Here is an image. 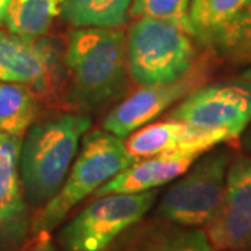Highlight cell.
I'll list each match as a JSON object with an SVG mask.
<instances>
[{"instance_id":"obj_1","label":"cell","mask_w":251,"mask_h":251,"mask_svg":"<svg viewBox=\"0 0 251 251\" xmlns=\"http://www.w3.org/2000/svg\"><path fill=\"white\" fill-rule=\"evenodd\" d=\"M87 113L62 112L35 122L23 137L18 171L28 205L44 206L60 190L90 131Z\"/></svg>"},{"instance_id":"obj_2","label":"cell","mask_w":251,"mask_h":251,"mask_svg":"<svg viewBox=\"0 0 251 251\" xmlns=\"http://www.w3.org/2000/svg\"><path fill=\"white\" fill-rule=\"evenodd\" d=\"M64 63L73 105L84 112L100 109L125 90L126 34L117 28H73Z\"/></svg>"},{"instance_id":"obj_3","label":"cell","mask_w":251,"mask_h":251,"mask_svg":"<svg viewBox=\"0 0 251 251\" xmlns=\"http://www.w3.org/2000/svg\"><path fill=\"white\" fill-rule=\"evenodd\" d=\"M134 162L125 138L103 128L88 131L81 140L80 150L60 190L32 218L31 236L53 232L74 206Z\"/></svg>"},{"instance_id":"obj_4","label":"cell","mask_w":251,"mask_h":251,"mask_svg":"<svg viewBox=\"0 0 251 251\" xmlns=\"http://www.w3.org/2000/svg\"><path fill=\"white\" fill-rule=\"evenodd\" d=\"M193 36L173 23L140 17L126 35L127 70L140 87L171 84L193 72Z\"/></svg>"},{"instance_id":"obj_5","label":"cell","mask_w":251,"mask_h":251,"mask_svg":"<svg viewBox=\"0 0 251 251\" xmlns=\"http://www.w3.org/2000/svg\"><path fill=\"white\" fill-rule=\"evenodd\" d=\"M230 162L232 152L224 144L200 155L155 204V218L186 227H205L221 205Z\"/></svg>"},{"instance_id":"obj_6","label":"cell","mask_w":251,"mask_h":251,"mask_svg":"<svg viewBox=\"0 0 251 251\" xmlns=\"http://www.w3.org/2000/svg\"><path fill=\"white\" fill-rule=\"evenodd\" d=\"M158 190L97 196L57 234L62 251H108L152 209Z\"/></svg>"},{"instance_id":"obj_7","label":"cell","mask_w":251,"mask_h":251,"mask_svg":"<svg viewBox=\"0 0 251 251\" xmlns=\"http://www.w3.org/2000/svg\"><path fill=\"white\" fill-rule=\"evenodd\" d=\"M171 117L222 135L226 141L240 137L251 123V82L240 78L191 91L172 110Z\"/></svg>"},{"instance_id":"obj_8","label":"cell","mask_w":251,"mask_h":251,"mask_svg":"<svg viewBox=\"0 0 251 251\" xmlns=\"http://www.w3.org/2000/svg\"><path fill=\"white\" fill-rule=\"evenodd\" d=\"M205 233L218 251L251 249V156H236L230 162L224 197Z\"/></svg>"},{"instance_id":"obj_9","label":"cell","mask_w":251,"mask_h":251,"mask_svg":"<svg viewBox=\"0 0 251 251\" xmlns=\"http://www.w3.org/2000/svg\"><path fill=\"white\" fill-rule=\"evenodd\" d=\"M21 141L0 131V251H18L31 236L32 218L18 171Z\"/></svg>"},{"instance_id":"obj_10","label":"cell","mask_w":251,"mask_h":251,"mask_svg":"<svg viewBox=\"0 0 251 251\" xmlns=\"http://www.w3.org/2000/svg\"><path fill=\"white\" fill-rule=\"evenodd\" d=\"M197 82V74L188 73L186 77L171 84L141 87L109 110L102 122V128L126 138L143 126L151 123L176 102H180L194 91Z\"/></svg>"},{"instance_id":"obj_11","label":"cell","mask_w":251,"mask_h":251,"mask_svg":"<svg viewBox=\"0 0 251 251\" xmlns=\"http://www.w3.org/2000/svg\"><path fill=\"white\" fill-rule=\"evenodd\" d=\"M56 64L52 41L0 29V81L44 91Z\"/></svg>"},{"instance_id":"obj_12","label":"cell","mask_w":251,"mask_h":251,"mask_svg":"<svg viewBox=\"0 0 251 251\" xmlns=\"http://www.w3.org/2000/svg\"><path fill=\"white\" fill-rule=\"evenodd\" d=\"M125 141L127 151L135 161L168 152L202 155L216 145L226 143L222 135L201 131L172 117L143 126Z\"/></svg>"},{"instance_id":"obj_13","label":"cell","mask_w":251,"mask_h":251,"mask_svg":"<svg viewBox=\"0 0 251 251\" xmlns=\"http://www.w3.org/2000/svg\"><path fill=\"white\" fill-rule=\"evenodd\" d=\"M251 20V0H191L190 34L198 42L224 52Z\"/></svg>"},{"instance_id":"obj_14","label":"cell","mask_w":251,"mask_h":251,"mask_svg":"<svg viewBox=\"0 0 251 251\" xmlns=\"http://www.w3.org/2000/svg\"><path fill=\"white\" fill-rule=\"evenodd\" d=\"M198 156L197 153L168 152L138 159L98 188L95 196L158 190L181 176Z\"/></svg>"},{"instance_id":"obj_15","label":"cell","mask_w":251,"mask_h":251,"mask_svg":"<svg viewBox=\"0 0 251 251\" xmlns=\"http://www.w3.org/2000/svg\"><path fill=\"white\" fill-rule=\"evenodd\" d=\"M130 230L123 234L119 246H112V251H215L205 230L200 227H186L156 218Z\"/></svg>"},{"instance_id":"obj_16","label":"cell","mask_w":251,"mask_h":251,"mask_svg":"<svg viewBox=\"0 0 251 251\" xmlns=\"http://www.w3.org/2000/svg\"><path fill=\"white\" fill-rule=\"evenodd\" d=\"M133 0H63L60 16L74 28H119L131 16Z\"/></svg>"},{"instance_id":"obj_17","label":"cell","mask_w":251,"mask_h":251,"mask_svg":"<svg viewBox=\"0 0 251 251\" xmlns=\"http://www.w3.org/2000/svg\"><path fill=\"white\" fill-rule=\"evenodd\" d=\"M38 102L31 88L23 84L0 81V131L24 137L35 123Z\"/></svg>"},{"instance_id":"obj_18","label":"cell","mask_w":251,"mask_h":251,"mask_svg":"<svg viewBox=\"0 0 251 251\" xmlns=\"http://www.w3.org/2000/svg\"><path fill=\"white\" fill-rule=\"evenodd\" d=\"M63 0H13L6 27L11 32L25 36H44L60 16Z\"/></svg>"},{"instance_id":"obj_19","label":"cell","mask_w":251,"mask_h":251,"mask_svg":"<svg viewBox=\"0 0 251 251\" xmlns=\"http://www.w3.org/2000/svg\"><path fill=\"white\" fill-rule=\"evenodd\" d=\"M190 1L191 0H133L131 16L165 20L184 28L190 34Z\"/></svg>"},{"instance_id":"obj_20","label":"cell","mask_w":251,"mask_h":251,"mask_svg":"<svg viewBox=\"0 0 251 251\" xmlns=\"http://www.w3.org/2000/svg\"><path fill=\"white\" fill-rule=\"evenodd\" d=\"M225 54L236 62H251V20L233 44L225 50Z\"/></svg>"},{"instance_id":"obj_21","label":"cell","mask_w":251,"mask_h":251,"mask_svg":"<svg viewBox=\"0 0 251 251\" xmlns=\"http://www.w3.org/2000/svg\"><path fill=\"white\" fill-rule=\"evenodd\" d=\"M25 251H59L56 244L49 237V233H42L35 237V242L32 243Z\"/></svg>"},{"instance_id":"obj_22","label":"cell","mask_w":251,"mask_h":251,"mask_svg":"<svg viewBox=\"0 0 251 251\" xmlns=\"http://www.w3.org/2000/svg\"><path fill=\"white\" fill-rule=\"evenodd\" d=\"M11 3H13V0H0V27L6 21V17H7V13H9Z\"/></svg>"},{"instance_id":"obj_23","label":"cell","mask_w":251,"mask_h":251,"mask_svg":"<svg viewBox=\"0 0 251 251\" xmlns=\"http://www.w3.org/2000/svg\"><path fill=\"white\" fill-rule=\"evenodd\" d=\"M243 144H244V147L247 148V151L251 153V123L250 126L244 130V133H243Z\"/></svg>"},{"instance_id":"obj_24","label":"cell","mask_w":251,"mask_h":251,"mask_svg":"<svg viewBox=\"0 0 251 251\" xmlns=\"http://www.w3.org/2000/svg\"><path fill=\"white\" fill-rule=\"evenodd\" d=\"M240 78H243V80H247L250 81L251 82V66L246 70V72L242 73V75H240Z\"/></svg>"}]
</instances>
